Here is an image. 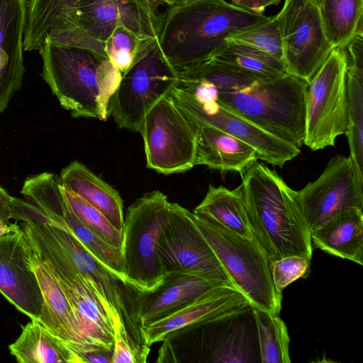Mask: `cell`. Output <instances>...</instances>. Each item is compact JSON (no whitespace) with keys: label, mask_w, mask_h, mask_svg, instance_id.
I'll return each instance as SVG.
<instances>
[{"label":"cell","mask_w":363,"mask_h":363,"mask_svg":"<svg viewBox=\"0 0 363 363\" xmlns=\"http://www.w3.org/2000/svg\"><path fill=\"white\" fill-rule=\"evenodd\" d=\"M211 57L256 80L274 79L286 73L281 60L242 44L225 42Z\"/></svg>","instance_id":"32"},{"label":"cell","mask_w":363,"mask_h":363,"mask_svg":"<svg viewBox=\"0 0 363 363\" xmlns=\"http://www.w3.org/2000/svg\"><path fill=\"white\" fill-rule=\"evenodd\" d=\"M296 198L311 231L342 213L363 210V178L350 156L337 155L317 179L296 191Z\"/></svg>","instance_id":"16"},{"label":"cell","mask_w":363,"mask_h":363,"mask_svg":"<svg viewBox=\"0 0 363 363\" xmlns=\"http://www.w3.org/2000/svg\"><path fill=\"white\" fill-rule=\"evenodd\" d=\"M178 72L213 84L218 91V95L238 89L256 80L213 57L184 67Z\"/></svg>","instance_id":"34"},{"label":"cell","mask_w":363,"mask_h":363,"mask_svg":"<svg viewBox=\"0 0 363 363\" xmlns=\"http://www.w3.org/2000/svg\"><path fill=\"white\" fill-rule=\"evenodd\" d=\"M79 273L98 298L108 318L120 315L132 337L140 344V330L131 318L130 289L85 249L67 229L58 225L32 223Z\"/></svg>","instance_id":"14"},{"label":"cell","mask_w":363,"mask_h":363,"mask_svg":"<svg viewBox=\"0 0 363 363\" xmlns=\"http://www.w3.org/2000/svg\"><path fill=\"white\" fill-rule=\"evenodd\" d=\"M157 38H143L125 27L119 26L106 40L104 52L113 66L123 74L130 67L137 55L151 45Z\"/></svg>","instance_id":"36"},{"label":"cell","mask_w":363,"mask_h":363,"mask_svg":"<svg viewBox=\"0 0 363 363\" xmlns=\"http://www.w3.org/2000/svg\"><path fill=\"white\" fill-rule=\"evenodd\" d=\"M347 56V125L350 157L363 178V31L343 48Z\"/></svg>","instance_id":"25"},{"label":"cell","mask_w":363,"mask_h":363,"mask_svg":"<svg viewBox=\"0 0 363 363\" xmlns=\"http://www.w3.org/2000/svg\"><path fill=\"white\" fill-rule=\"evenodd\" d=\"M83 0H30L23 36V50H39Z\"/></svg>","instance_id":"30"},{"label":"cell","mask_w":363,"mask_h":363,"mask_svg":"<svg viewBox=\"0 0 363 363\" xmlns=\"http://www.w3.org/2000/svg\"><path fill=\"white\" fill-rule=\"evenodd\" d=\"M196 128L195 165H206L221 172H236L242 177L257 162L255 150L216 127L194 123Z\"/></svg>","instance_id":"24"},{"label":"cell","mask_w":363,"mask_h":363,"mask_svg":"<svg viewBox=\"0 0 363 363\" xmlns=\"http://www.w3.org/2000/svg\"><path fill=\"white\" fill-rule=\"evenodd\" d=\"M113 349L101 348L86 353L83 363H112Z\"/></svg>","instance_id":"43"},{"label":"cell","mask_w":363,"mask_h":363,"mask_svg":"<svg viewBox=\"0 0 363 363\" xmlns=\"http://www.w3.org/2000/svg\"><path fill=\"white\" fill-rule=\"evenodd\" d=\"M225 42L250 46L282 61V44L277 14L265 21L231 33Z\"/></svg>","instance_id":"35"},{"label":"cell","mask_w":363,"mask_h":363,"mask_svg":"<svg viewBox=\"0 0 363 363\" xmlns=\"http://www.w3.org/2000/svg\"><path fill=\"white\" fill-rule=\"evenodd\" d=\"M347 60L343 48H333L308 82L303 144L313 151L334 146L347 125Z\"/></svg>","instance_id":"10"},{"label":"cell","mask_w":363,"mask_h":363,"mask_svg":"<svg viewBox=\"0 0 363 363\" xmlns=\"http://www.w3.org/2000/svg\"><path fill=\"white\" fill-rule=\"evenodd\" d=\"M319 10L325 35L333 48H344L362 30L363 0H322Z\"/></svg>","instance_id":"31"},{"label":"cell","mask_w":363,"mask_h":363,"mask_svg":"<svg viewBox=\"0 0 363 363\" xmlns=\"http://www.w3.org/2000/svg\"><path fill=\"white\" fill-rule=\"evenodd\" d=\"M24 231L0 236V292L20 312L38 320L43 297L28 262Z\"/></svg>","instance_id":"19"},{"label":"cell","mask_w":363,"mask_h":363,"mask_svg":"<svg viewBox=\"0 0 363 363\" xmlns=\"http://www.w3.org/2000/svg\"><path fill=\"white\" fill-rule=\"evenodd\" d=\"M13 197L0 186V221L13 219Z\"/></svg>","instance_id":"42"},{"label":"cell","mask_w":363,"mask_h":363,"mask_svg":"<svg viewBox=\"0 0 363 363\" xmlns=\"http://www.w3.org/2000/svg\"><path fill=\"white\" fill-rule=\"evenodd\" d=\"M138 132L143 139L148 168L171 174L195 166L196 128L170 94L147 112Z\"/></svg>","instance_id":"11"},{"label":"cell","mask_w":363,"mask_h":363,"mask_svg":"<svg viewBox=\"0 0 363 363\" xmlns=\"http://www.w3.org/2000/svg\"><path fill=\"white\" fill-rule=\"evenodd\" d=\"M260 361L262 363H290V337L279 315L252 306Z\"/></svg>","instance_id":"33"},{"label":"cell","mask_w":363,"mask_h":363,"mask_svg":"<svg viewBox=\"0 0 363 363\" xmlns=\"http://www.w3.org/2000/svg\"><path fill=\"white\" fill-rule=\"evenodd\" d=\"M192 212L256 240L240 185L234 189L210 185L205 197Z\"/></svg>","instance_id":"29"},{"label":"cell","mask_w":363,"mask_h":363,"mask_svg":"<svg viewBox=\"0 0 363 363\" xmlns=\"http://www.w3.org/2000/svg\"><path fill=\"white\" fill-rule=\"evenodd\" d=\"M252 306L237 288L224 285L199 297L173 313L140 328L142 342L150 347L183 328L220 320L247 311Z\"/></svg>","instance_id":"20"},{"label":"cell","mask_w":363,"mask_h":363,"mask_svg":"<svg viewBox=\"0 0 363 363\" xmlns=\"http://www.w3.org/2000/svg\"><path fill=\"white\" fill-rule=\"evenodd\" d=\"M308 83L289 74L255 80L218 95L217 102L274 137L299 147L305 136Z\"/></svg>","instance_id":"4"},{"label":"cell","mask_w":363,"mask_h":363,"mask_svg":"<svg viewBox=\"0 0 363 363\" xmlns=\"http://www.w3.org/2000/svg\"><path fill=\"white\" fill-rule=\"evenodd\" d=\"M150 4L160 9V6L167 5L168 7L180 5L191 0H147Z\"/></svg>","instance_id":"44"},{"label":"cell","mask_w":363,"mask_h":363,"mask_svg":"<svg viewBox=\"0 0 363 363\" xmlns=\"http://www.w3.org/2000/svg\"><path fill=\"white\" fill-rule=\"evenodd\" d=\"M13 219L16 221L50 224L60 226L49 218L40 208L18 198L13 199Z\"/></svg>","instance_id":"40"},{"label":"cell","mask_w":363,"mask_h":363,"mask_svg":"<svg viewBox=\"0 0 363 363\" xmlns=\"http://www.w3.org/2000/svg\"><path fill=\"white\" fill-rule=\"evenodd\" d=\"M113 346L112 363H145L150 347L135 341L120 315L112 318Z\"/></svg>","instance_id":"38"},{"label":"cell","mask_w":363,"mask_h":363,"mask_svg":"<svg viewBox=\"0 0 363 363\" xmlns=\"http://www.w3.org/2000/svg\"><path fill=\"white\" fill-rule=\"evenodd\" d=\"M269 17L225 0H191L164 11L157 40L165 58L179 70L211 57L231 33Z\"/></svg>","instance_id":"2"},{"label":"cell","mask_w":363,"mask_h":363,"mask_svg":"<svg viewBox=\"0 0 363 363\" xmlns=\"http://www.w3.org/2000/svg\"><path fill=\"white\" fill-rule=\"evenodd\" d=\"M159 252L166 274H191L235 287L194 223L191 211L177 203L169 202V216L160 239Z\"/></svg>","instance_id":"15"},{"label":"cell","mask_w":363,"mask_h":363,"mask_svg":"<svg viewBox=\"0 0 363 363\" xmlns=\"http://www.w3.org/2000/svg\"><path fill=\"white\" fill-rule=\"evenodd\" d=\"M38 206L52 220L67 229L101 264L124 283L121 247H114L83 224L67 203L58 187L45 190Z\"/></svg>","instance_id":"23"},{"label":"cell","mask_w":363,"mask_h":363,"mask_svg":"<svg viewBox=\"0 0 363 363\" xmlns=\"http://www.w3.org/2000/svg\"><path fill=\"white\" fill-rule=\"evenodd\" d=\"M169 212L167 197L158 190L149 192L129 206L124 218L121 246L124 284L149 292L166 277L159 242Z\"/></svg>","instance_id":"7"},{"label":"cell","mask_w":363,"mask_h":363,"mask_svg":"<svg viewBox=\"0 0 363 363\" xmlns=\"http://www.w3.org/2000/svg\"><path fill=\"white\" fill-rule=\"evenodd\" d=\"M21 226L15 223H7L6 221H0V236L15 233L21 230Z\"/></svg>","instance_id":"45"},{"label":"cell","mask_w":363,"mask_h":363,"mask_svg":"<svg viewBox=\"0 0 363 363\" xmlns=\"http://www.w3.org/2000/svg\"><path fill=\"white\" fill-rule=\"evenodd\" d=\"M170 96L193 123L216 127L252 147L258 159L282 167L300 153L299 147L281 140L217 101H203L174 86Z\"/></svg>","instance_id":"17"},{"label":"cell","mask_w":363,"mask_h":363,"mask_svg":"<svg viewBox=\"0 0 363 363\" xmlns=\"http://www.w3.org/2000/svg\"><path fill=\"white\" fill-rule=\"evenodd\" d=\"M315 247L332 255L363 264V213H342L311 231Z\"/></svg>","instance_id":"27"},{"label":"cell","mask_w":363,"mask_h":363,"mask_svg":"<svg viewBox=\"0 0 363 363\" xmlns=\"http://www.w3.org/2000/svg\"><path fill=\"white\" fill-rule=\"evenodd\" d=\"M27 252L28 262L35 274L43 297V308L38 321L74 352L83 363L86 353L101 348L94 347L86 342L60 285L28 241Z\"/></svg>","instance_id":"21"},{"label":"cell","mask_w":363,"mask_h":363,"mask_svg":"<svg viewBox=\"0 0 363 363\" xmlns=\"http://www.w3.org/2000/svg\"><path fill=\"white\" fill-rule=\"evenodd\" d=\"M60 184L99 210L118 230L124 228L123 203L119 193L83 164L74 161L62 169Z\"/></svg>","instance_id":"26"},{"label":"cell","mask_w":363,"mask_h":363,"mask_svg":"<svg viewBox=\"0 0 363 363\" xmlns=\"http://www.w3.org/2000/svg\"><path fill=\"white\" fill-rule=\"evenodd\" d=\"M277 16L286 72L308 83L333 49L319 6L311 0H285Z\"/></svg>","instance_id":"13"},{"label":"cell","mask_w":363,"mask_h":363,"mask_svg":"<svg viewBox=\"0 0 363 363\" xmlns=\"http://www.w3.org/2000/svg\"><path fill=\"white\" fill-rule=\"evenodd\" d=\"M313 2H314L315 4H317L318 6H320L322 0H311Z\"/></svg>","instance_id":"46"},{"label":"cell","mask_w":363,"mask_h":363,"mask_svg":"<svg viewBox=\"0 0 363 363\" xmlns=\"http://www.w3.org/2000/svg\"><path fill=\"white\" fill-rule=\"evenodd\" d=\"M19 337L9 346L19 363H81L78 356L39 321L21 326Z\"/></svg>","instance_id":"28"},{"label":"cell","mask_w":363,"mask_h":363,"mask_svg":"<svg viewBox=\"0 0 363 363\" xmlns=\"http://www.w3.org/2000/svg\"><path fill=\"white\" fill-rule=\"evenodd\" d=\"M62 190L67 203L83 224L107 243L121 247L123 232L114 228L99 210L82 198L63 187Z\"/></svg>","instance_id":"37"},{"label":"cell","mask_w":363,"mask_h":363,"mask_svg":"<svg viewBox=\"0 0 363 363\" xmlns=\"http://www.w3.org/2000/svg\"><path fill=\"white\" fill-rule=\"evenodd\" d=\"M21 226L30 245L60 285L86 342L96 348L113 349L112 323L82 276L32 223L23 222Z\"/></svg>","instance_id":"12"},{"label":"cell","mask_w":363,"mask_h":363,"mask_svg":"<svg viewBox=\"0 0 363 363\" xmlns=\"http://www.w3.org/2000/svg\"><path fill=\"white\" fill-rule=\"evenodd\" d=\"M245 312L172 332L163 340L156 362H255L250 330L241 319Z\"/></svg>","instance_id":"9"},{"label":"cell","mask_w":363,"mask_h":363,"mask_svg":"<svg viewBox=\"0 0 363 363\" xmlns=\"http://www.w3.org/2000/svg\"><path fill=\"white\" fill-rule=\"evenodd\" d=\"M240 184L252 228L270 262L289 255L312 259L311 230L296 198V191L258 162L244 172Z\"/></svg>","instance_id":"1"},{"label":"cell","mask_w":363,"mask_h":363,"mask_svg":"<svg viewBox=\"0 0 363 363\" xmlns=\"http://www.w3.org/2000/svg\"><path fill=\"white\" fill-rule=\"evenodd\" d=\"M231 4L256 14H263L269 6L277 5L281 0H230Z\"/></svg>","instance_id":"41"},{"label":"cell","mask_w":363,"mask_h":363,"mask_svg":"<svg viewBox=\"0 0 363 363\" xmlns=\"http://www.w3.org/2000/svg\"><path fill=\"white\" fill-rule=\"evenodd\" d=\"M38 50L42 76L61 106L75 118L106 121L109 99L122 76L108 58L89 49L47 40Z\"/></svg>","instance_id":"3"},{"label":"cell","mask_w":363,"mask_h":363,"mask_svg":"<svg viewBox=\"0 0 363 363\" xmlns=\"http://www.w3.org/2000/svg\"><path fill=\"white\" fill-rule=\"evenodd\" d=\"M27 7L26 0H0V113L22 84Z\"/></svg>","instance_id":"22"},{"label":"cell","mask_w":363,"mask_h":363,"mask_svg":"<svg viewBox=\"0 0 363 363\" xmlns=\"http://www.w3.org/2000/svg\"><path fill=\"white\" fill-rule=\"evenodd\" d=\"M196 226L252 306L279 315L282 294L272 281L270 262L258 242L191 212Z\"/></svg>","instance_id":"6"},{"label":"cell","mask_w":363,"mask_h":363,"mask_svg":"<svg viewBox=\"0 0 363 363\" xmlns=\"http://www.w3.org/2000/svg\"><path fill=\"white\" fill-rule=\"evenodd\" d=\"M163 17L164 12L147 0H83L45 40L106 56L104 43L117 26H124L143 38H157Z\"/></svg>","instance_id":"5"},{"label":"cell","mask_w":363,"mask_h":363,"mask_svg":"<svg viewBox=\"0 0 363 363\" xmlns=\"http://www.w3.org/2000/svg\"><path fill=\"white\" fill-rule=\"evenodd\" d=\"M224 285L228 284L191 274H167L162 283L151 291L140 292L130 289L132 320L140 330V328L173 313Z\"/></svg>","instance_id":"18"},{"label":"cell","mask_w":363,"mask_h":363,"mask_svg":"<svg viewBox=\"0 0 363 363\" xmlns=\"http://www.w3.org/2000/svg\"><path fill=\"white\" fill-rule=\"evenodd\" d=\"M179 72L157 39L139 52L109 99L107 113L120 128L138 132L147 112L177 86Z\"/></svg>","instance_id":"8"},{"label":"cell","mask_w":363,"mask_h":363,"mask_svg":"<svg viewBox=\"0 0 363 363\" xmlns=\"http://www.w3.org/2000/svg\"><path fill=\"white\" fill-rule=\"evenodd\" d=\"M311 259L300 255H289L270 262L272 281L276 291L283 290L292 282L305 277L308 272Z\"/></svg>","instance_id":"39"}]
</instances>
